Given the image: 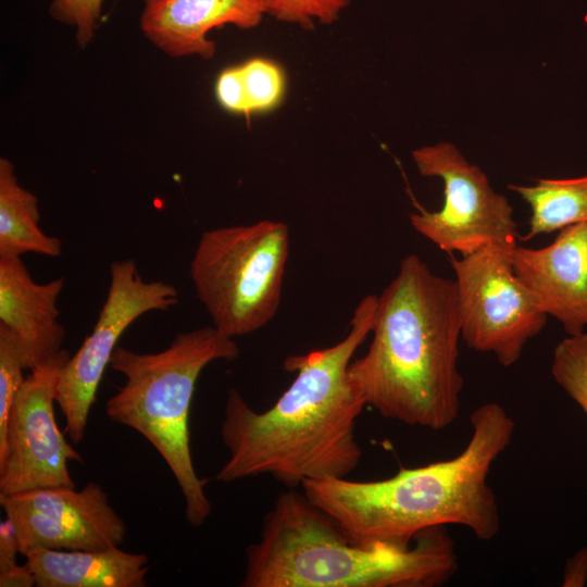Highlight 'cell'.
I'll list each match as a JSON object with an SVG mask.
<instances>
[{
	"label": "cell",
	"instance_id": "obj_1",
	"mask_svg": "<svg viewBox=\"0 0 587 587\" xmlns=\"http://www.w3.org/2000/svg\"><path fill=\"white\" fill-rule=\"evenodd\" d=\"M378 296H365L354 309L348 334L337 344L284 360L295 379L263 412L241 394L227 392L221 438L228 458L215 479L230 483L268 475L288 489L307 480L348 477L362 449L357 421L366 407L348 376L360 345L372 333Z\"/></svg>",
	"mask_w": 587,
	"mask_h": 587
},
{
	"label": "cell",
	"instance_id": "obj_2",
	"mask_svg": "<svg viewBox=\"0 0 587 587\" xmlns=\"http://www.w3.org/2000/svg\"><path fill=\"white\" fill-rule=\"evenodd\" d=\"M371 345L348 376L383 417L435 430L458 417L461 323L454 280L408 254L378 296Z\"/></svg>",
	"mask_w": 587,
	"mask_h": 587
},
{
	"label": "cell",
	"instance_id": "obj_3",
	"mask_svg": "<svg viewBox=\"0 0 587 587\" xmlns=\"http://www.w3.org/2000/svg\"><path fill=\"white\" fill-rule=\"evenodd\" d=\"M470 422L472 436L452 459L379 480H307L301 488L355 544L408 545L422 530L446 524L490 540L500 529V514L488 474L510 445L515 423L496 402L476 408Z\"/></svg>",
	"mask_w": 587,
	"mask_h": 587
},
{
	"label": "cell",
	"instance_id": "obj_4",
	"mask_svg": "<svg viewBox=\"0 0 587 587\" xmlns=\"http://www.w3.org/2000/svg\"><path fill=\"white\" fill-rule=\"evenodd\" d=\"M458 569L444 526L408 544H355L304 492L288 489L246 549L242 587H435Z\"/></svg>",
	"mask_w": 587,
	"mask_h": 587
},
{
	"label": "cell",
	"instance_id": "obj_5",
	"mask_svg": "<svg viewBox=\"0 0 587 587\" xmlns=\"http://www.w3.org/2000/svg\"><path fill=\"white\" fill-rule=\"evenodd\" d=\"M239 357V347L213 325L177 334L170 346L155 353L116 347L111 367L125 378L108 399V417L145 437L172 472L185 500V517L201 526L212 504L192 463L189 412L196 384L213 361Z\"/></svg>",
	"mask_w": 587,
	"mask_h": 587
},
{
	"label": "cell",
	"instance_id": "obj_6",
	"mask_svg": "<svg viewBox=\"0 0 587 587\" xmlns=\"http://www.w3.org/2000/svg\"><path fill=\"white\" fill-rule=\"evenodd\" d=\"M289 245L288 226L273 220L202 233L189 273L220 333L240 337L272 321L280 304Z\"/></svg>",
	"mask_w": 587,
	"mask_h": 587
},
{
	"label": "cell",
	"instance_id": "obj_7",
	"mask_svg": "<svg viewBox=\"0 0 587 587\" xmlns=\"http://www.w3.org/2000/svg\"><path fill=\"white\" fill-rule=\"evenodd\" d=\"M509 249L487 246L450 261L462 339L475 351L492 353L504 367L520 360L548 316L536 296L516 277Z\"/></svg>",
	"mask_w": 587,
	"mask_h": 587
},
{
	"label": "cell",
	"instance_id": "obj_8",
	"mask_svg": "<svg viewBox=\"0 0 587 587\" xmlns=\"http://www.w3.org/2000/svg\"><path fill=\"white\" fill-rule=\"evenodd\" d=\"M422 176L444 183V204L410 215L412 227L440 250L466 255L487 246L514 247L520 239L513 208L496 192L486 174L471 164L451 142L440 141L412 151Z\"/></svg>",
	"mask_w": 587,
	"mask_h": 587
},
{
	"label": "cell",
	"instance_id": "obj_9",
	"mask_svg": "<svg viewBox=\"0 0 587 587\" xmlns=\"http://www.w3.org/2000/svg\"><path fill=\"white\" fill-rule=\"evenodd\" d=\"M177 289L165 282L145 280L130 259L114 261L102 308L91 333L61 370L55 402L74 444L84 440L91 407L107 365L123 333L139 316L167 311L178 303Z\"/></svg>",
	"mask_w": 587,
	"mask_h": 587
},
{
	"label": "cell",
	"instance_id": "obj_10",
	"mask_svg": "<svg viewBox=\"0 0 587 587\" xmlns=\"http://www.w3.org/2000/svg\"><path fill=\"white\" fill-rule=\"evenodd\" d=\"M71 354L62 349L30 369L14 399L0 440V494L75 488L68 462L83 457L67 442L54 416L60 373Z\"/></svg>",
	"mask_w": 587,
	"mask_h": 587
},
{
	"label": "cell",
	"instance_id": "obj_11",
	"mask_svg": "<svg viewBox=\"0 0 587 587\" xmlns=\"http://www.w3.org/2000/svg\"><path fill=\"white\" fill-rule=\"evenodd\" d=\"M0 504L16 527L23 555L34 549L103 550L125 540V521L96 483L80 490L55 487L0 494Z\"/></svg>",
	"mask_w": 587,
	"mask_h": 587
},
{
	"label": "cell",
	"instance_id": "obj_12",
	"mask_svg": "<svg viewBox=\"0 0 587 587\" xmlns=\"http://www.w3.org/2000/svg\"><path fill=\"white\" fill-rule=\"evenodd\" d=\"M516 277L538 299L547 315L567 336L587 328V223L566 226L554 240L533 249L519 243L508 250Z\"/></svg>",
	"mask_w": 587,
	"mask_h": 587
},
{
	"label": "cell",
	"instance_id": "obj_13",
	"mask_svg": "<svg viewBox=\"0 0 587 587\" xmlns=\"http://www.w3.org/2000/svg\"><path fill=\"white\" fill-rule=\"evenodd\" d=\"M265 15L262 0H143L139 25L168 57L212 59L216 52L212 30L227 25L252 29Z\"/></svg>",
	"mask_w": 587,
	"mask_h": 587
},
{
	"label": "cell",
	"instance_id": "obj_14",
	"mask_svg": "<svg viewBox=\"0 0 587 587\" xmlns=\"http://www.w3.org/2000/svg\"><path fill=\"white\" fill-rule=\"evenodd\" d=\"M64 279L36 283L21 257H0V325L18 340L28 369L57 355L65 328L58 299Z\"/></svg>",
	"mask_w": 587,
	"mask_h": 587
},
{
	"label": "cell",
	"instance_id": "obj_15",
	"mask_svg": "<svg viewBox=\"0 0 587 587\" xmlns=\"http://www.w3.org/2000/svg\"><path fill=\"white\" fill-rule=\"evenodd\" d=\"M38 587H145L149 559L118 547L103 550L34 549L25 555Z\"/></svg>",
	"mask_w": 587,
	"mask_h": 587
},
{
	"label": "cell",
	"instance_id": "obj_16",
	"mask_svg": "<svg viewBox=\"0 0 587 587\" xmlns=\"http://www.w3.org/2000/svg\"><path fill=\"white\" fill-rule=\"evenodd\" d=\"M37 197L18 184L14 164L0 159V257L37 253L58 258L62 243L39 225Z\"/></svg>",
	"mask_w": 587,
	"mask_h": 587
},
{
	"label": "cell",
	"instance_id": "obj_17",
	"mask_svg": "<svg viewBox=\"0 0 587 587\" xmlns=\"http://www.w3.org/2000/svg\"><path fill=\"white\" fill-rule=\"evenodd\" d=\"M530 209L528 230L521 240L587 223V175L540 178L534 185H509Z\"/></svg>",
	"mask_w": 587,
	"mask_h": 587
},
{
	"label": "cell",
	"instance_id": "obj_18",
	"mask_svg": "<svg viewBox=\"0 0 587 587\" xmlns=\"http://www.w3.org/2000/svg\"><path fill=\"white\" fill-rule=\"evenodd\" d=\"M239 66L249 116L277 108L286 92V75L282 66L262 57L251 58Z\"/></svg>",
	"mask_w": 587,
	"mask_h": 587
},
{
	"label": "cell",
	"instance_id": "obj_19",
	"mask_svg": "<svg viewBox=\"0 0 587 587\" xmlns=\"http://www.w3.org/2000/svg\"><path fill=\"white\" fill-rule=\"evenodd\" d=\"M551 374L587 415V332L567 336L555 346Z\"/></svg>",
	"mask_w": 587,
	"mask_h": 587
},
{
	"label": "cell",
	"instance_id": "obj_20",
	"mask_svg": "<svg viewBox=\"0 0 587 587\" xmlns=\"http://www.w3.org/2000/svg\"><path fill=\"white\" fill-rule=\"evenodd\" d=\"M266 15L279 22L313 29L336 22L350 0H262Z\"/></svg>",
	"mask_w": 587,
	"mask_h": 587
},
{
	"label": "cell",
	"instance_id": "obj_21",
	"mask_svg": "<svg viewBox=\"0 0 587 587\" xmlns=\"http://www.w3.org/2000/svg\"><path fill=\"white\" fill-rule=\"evenodd\" d=\"M28 369L24 351L16 337L0 325V440L4 437L9 414Z\"/></svg>",
	"mask_w": 587,
	"mask_h": 587
},
{
	"label": "cell",
	"instance_id": "obj_22",
	"mask_svg": "<svg viewBox=\"0 0 587 587\" xmlns=\"http://www.w3.org/2000/svg\"><path fill=\"white\" fill-rule=\"evenodd\" d=\"M102 4L103 0H53L49 11L54 20L75 29V39L84 47L99 27Z\"/></svg>",
	"mask_w": 587,
	"mask_h": 587
},
{
	"label": "cell",
	"instance_id": "obj_23",
	"mask_svg": "<svg viewBox=\"0 0 587 587\" xmlns=\"http://www.w3.org/2000/svg\"><path fill=\"white\" fill-rule=\"evenodd\" d=\"M214 95L217 103L234 114L249 116L240 66L223 70L215 79Z\"/></svg>",
	"mask_w": 587,
	"mask_h": 587
},
{
	"label": "cell",
	"instance_id": "obj_24",
	"mask_svg": "<svg viewBox=\"0 0 587 587\" xmlns=\"http://www.w3.org/2000/svg\"><path fill=\"white\" fill-rule=\"evenodd\" d=\"M17 553H20L17 530L12 520L5 516L0 522V572L17 564Z\"/></svg>",
	"mask_w": 587,
	"mask_h": 587
},
{
	"label": "cell",
	"instance_id": "obj_25",
	"mask_svg": "<svg viewBox=\"0 0 587 587\" xmlns=\"http://www.w3.org/2000/svg\"><path fill=\"white\" fill-rule=\"evenodd\" d=\"M36 586V577L27 563L0 572V587H33Z\"/></svg>",
	"mask_w": 587,
	"mask_h": 587
},
{
	"label": "cell",
	"instance_id": "obj_26",
	"mask_svg": "<svg viewBox=\"0 0 587 587\" xmlns=\"http://www.w3.org/2000/svg\"><path fill=\"white\" fill-rule=\"evenodd\" d=\"M587 578V548L571 558L564 572V586H582Z\"/></svg>",
	"mask_w": 587,
	"mask_h": 587
}]
</instances>
